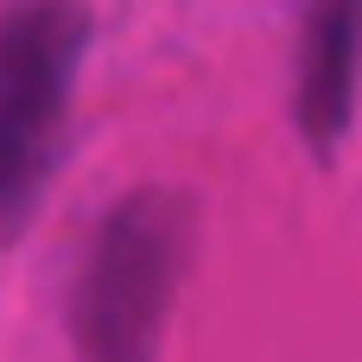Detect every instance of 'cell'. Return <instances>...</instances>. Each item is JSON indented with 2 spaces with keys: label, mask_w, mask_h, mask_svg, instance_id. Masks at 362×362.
I'll use <instances>...</instances> for the list:
<instances>
[{
  "label": "cell",
  "mask_w": 362,
  "mask_h": 362,
  "mask_svg": "<svg viewBox=\"0 0 362 362\" xmlns=\"http://www.w3.org/2000/svg\"><path fill=\"white\" fill-rule=\"evenodd\" d=\"M185 267H191V204L172 191L121 197L95 223L70 293L83 362H159Z\"/></svg>",
  "instance_id": "cell-1"
},
{
  "label": "cell",
  "mask_w": 362,
  "mask_h": 362,
  "mask_svg": "<svg viewBox=\"0 0 362 362\" xmlns=\"http://www.w3.org/2000/svg\"><path fill=\"white\" fill-rule=\"evenodd\" d=\"M89 19L76 0H25L0 19V223H25L83 70Z\"/></svg>",
  "instance_id": "cell-2"
},
{
  "label": "cell",
  "mask_w": 362,
  "mask_h": 362,
  "mask_svg": "<svg viewBox=\"0 0 362 362\" xmlns=\"http://www.w3.org/2000/svg\"><path fill=\"white\" fill-rule=\"evenodd\" d=\"M356 13L362 0H312L305 19V51H299V127L318 153H331L350 134L356 108Z\"/></svg>",
  "instance_id": "cell-3"
}]
</instances>
